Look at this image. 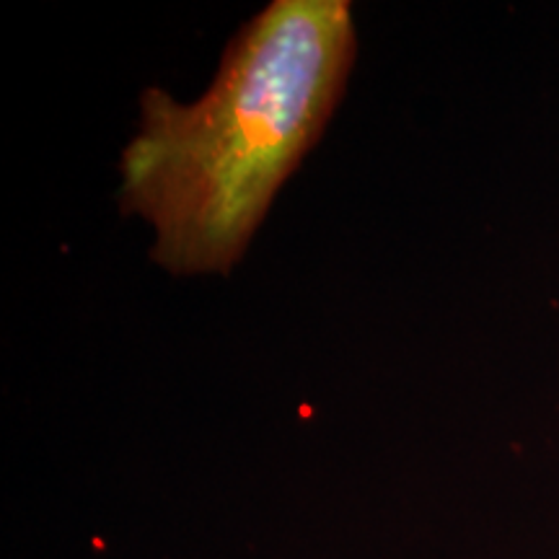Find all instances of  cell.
<instances>
[{"label": "cell", "instance_id": "obj_1", "mask_svg": "<svg viewBox=\"0 0 559 559\" xmlns=\"http://www.w3.org/2000/svg\"><path fill=\"white\" fill-rule=\"evenodd\" d=\"M358 55L347 0H272L228 41L198 102L140 96L120 210L153 228L171 275H228L324 135Z\"/></svg>", "mask_w": 559, "mask_h": 559}]
</instances>
